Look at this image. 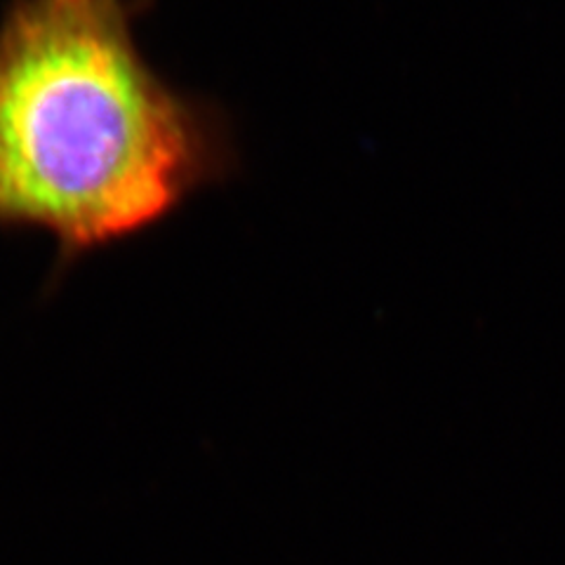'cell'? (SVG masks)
<instances>
[{
  "instance_id": "obj_1",
  "label": "cell",
  "mask_w": 565,
  "mask_h": 565,
  "mask_svg": "<svg viewBox=\"0 0 565 565\" xmlns=\"http://www.w3.org/2000/svg\"><path fill=\"white\" fill-rule=\"evenodd\" d=\"M132 0H10L0 17V228L66 264L168 220L232 168L224 120L141 55Z\"/></svg>"
}]
</instances>
